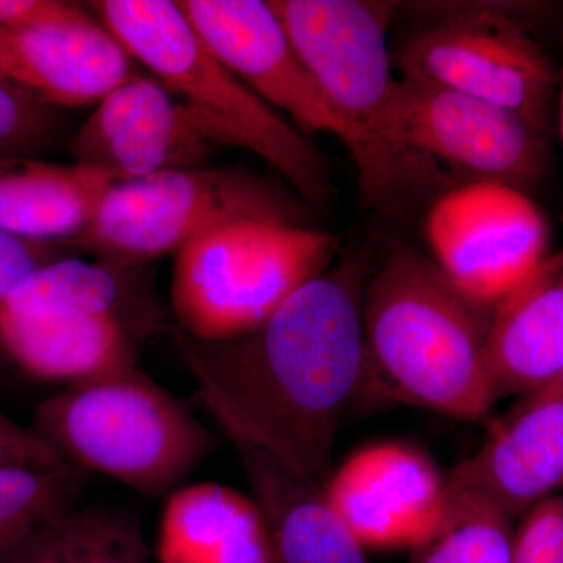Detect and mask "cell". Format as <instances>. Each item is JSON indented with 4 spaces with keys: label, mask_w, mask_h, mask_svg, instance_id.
Instances as JSON below:
<instances>
[{
    "label": "cell",
    "mask_w": 563,
    "mask_h": 563,
    "mask_svg": "<svg viewBox=\"0 0 563 563\" xmlns=\"http://www.w3.org/2000/svg\"><path fill=\"white\" fill-rule=\"evenodd\" d=\"M366 252L333 263L254 331L174 342L218 428L232 429L303 479L324 487L344 415L365 379Z\"/></svg>",
    "instance_id": "obj_1"
},
{
    "label": "cell",
    "mask_w": 563,
    "mask_h": 563,
    "mask_svg": "<svg viewBox=\"0 0 563 563\" xmlns=\"http://www.w3.org/2000/svg\"><path fill=\"white\" fill-rule=\"evenodd\" d=\"M493 310L459 290L421 252L393 251L366 284L362 393L481 420L498 401L488 368Z\"/></svg>",
    "instance_id": "obj_2"
},
{
    "label": "cell",
    "mask_w": 563,
    "mask_h": 563,
    "mask_svg": "<svg viewBox=\"0 0 563 563\" xmlns=\"http://www.w3.org/2000/svg\"><path fill=\"white\" fill-rule=\"evenodd\" d=\"M272 3L324 92L366 207L401 209L462 185L399 136L393 109L398 77L387 41L391 5L365 0Z\"/></svg>",
    "instance_id": "obj_3"
},
{
    "label": "cell",
    "mask_w": 563,
    "mask_h": 563,
    "mask_svg": "<svg viewBox=\"0 0 563 563\" xmlns=\"http://www.w3.org/2000/svg\"><path fill=\"white\" fill-rule=\"evenodd\" d=\"M91 5L128 54L187 107L214 144L257 155L312 209L329 201L332 177L325 155L211 54L179 3L102 0Z\"/></svg>",
    "instance_id": "obj_4"
},
{
    "label": "cell",
    "mask_w": 563,
    "mask_h": 563,
    "mask_svg": "<svg viewBox=\"0 0 563 563\" xmlns=\"http://www.w3.org/2000/svg\"><path fill=\"white\" fill-rule=\"evenodd\" d=\"M32 431L63 462L146 498H165L220 446L187 402L139 366L52 393Z\"/></svg>",
    "instance_id": "obj_5"
},
{
    "label": "cell",
    "mask_w": 563,
    "mask_h": 563,
    "mask_svg": "<svg viewBox=\"0 0 563 563\" xmlns=\"http://www.w3.org/2000/svg\"><path fill=\"white\" fill-rule=\"evenodd\" d=\"M242 221L312 225V207L285 181L247 169H174L111 185L68 244L128 272Z\"/></svg>",
    "instance_id": "obj_6"
},
{
    "label": "cell",
    "mask_w": 563,
    "mask_h": 563,
    "mask_svg": "<svg viewBox=\"0 0 563 563\" xmlns=\"http://www.w3.org/2000/svg\"><path fill=\"white\" fill-rule=\"evenodd\" d=\"M336 251L339 239L312 225L242 221L207 233L174 254L176 325L203 342L254 331Z\"/></svg>",
    "instance_id": "obj_7"
},
{
    "label": "cell",
    "mask_w": 563,
    "mask_h": 563,
    "mask_svg": "<svg viewBox=\"0 0 563 563\" xmlns=\"http://www.w3.org/2000/svg\"><path fill=\"white\" fill-rule=\"evenodd\" d=\"M398 65L407 79L495 103L550 132L558 73L542 47L498 9L472 7L443 18L406 41Z\"/></svg>",
    "instance_id": "obj_8"
},
{
    "label": "cell",
    "mask_w": 563,
    "mask_h": 563,
    "mask_svg": "<svg viewBox=\"0 0 563 563\" xmlns=\"http://www.w3.org/2000/svg\"><path fill=\"white\" fill-rule=\"evenodd\" d=\"M396 128L406 146L461 184L493 181L525 191L548 168V133L495 103L401 77Z\"/></svg>",
    "instance_id": "obj_9"
},
{
    "label": "cell",
    "mask_w": 563,
    "mask_h": 563,
    "mask_svg": "<svg viewBox=\"0 0 563 563\" xmlns=\"http://www.w3.org/2000/svg\"><path fill=\"white\" fill-rule=\"evenodd\" d=\"M548 224L525 191L470 181L443 192L426 220L432 261L474 301L496 306L547 257Z\"/></svg>",
    "instance_id": "obj_10"
},
{
    "label": "cell",
    "mask_w": 563,
    "mask_h": 563,
    "mask_svg": "<svg viewBox=\"0 0 563 563\" xmlns=\"http://www.w3.org/2000/svg\"><path fill=\"white\" fill-rule=\"evenodd\" d=\"M211 54L302 133L336 122L272 0H177Z\"/></svg>",
    "instance_id": "obj_11"
},
{
    "label": "cell",
    "mask_w": 563,
    "mask_h": 563,
    "mask_svg": "<svg viewBox=\"0 0 563 563\" xmlns=\"http://www.w3.org/2000/svg\"><path fill=\"white\" fill-rule=\"evenodd\" d=\"M217 144L154 77L132 76L96 103L73 140L76 165L110 185L201 166Z\"/></svg>",
    "instance_id": "obj_12"
},
{
    "label": "cell",
    "mask_w": 563,
    "mask_h": 563,
    "mask_svg": "<svg viewBox=\"0 0 563 563\" xmlns=\"http://www.w3.org/2000/svg\"><path fill=\"white\" fill-rule=\"evenodd\" d=\"M322 492L366 551L412 553L439 528L448 504V481L431 459L395 442L355 451Z\"/></svg>",
    "instance_id": "obj_13"
},
{
    "label": "cell",
    "mask_w": 563,
    "mask_h": 563,
    "mask_svg": "<svg viewBox=\"0 0 563 563\" xmlns=\"http://www.w3.org/2000/svg\"><path fill=\"white\" fill-rule=\"evenodd\" d=\"M132 76L131 55L88 13L32 31L0 29V79L46 106L99 103Z\"/></svg>",
    "instance_id": "obj_14"
},
{
    "label": "cell",
    "mask_w": 563,
    "mask_h": 563,
    "mask_svg": "<svg viewBox=\"0 0 563 563\" xmlns=\"http://www.w3.org/2000/svg\"><path fill=\"white\" fill-rule=\"evenodd\" d=\"M455 490L490 499L510 517L563 487V390L543 387L448 477Z\"/></svg>",
    "instance_id": "obj_15"
},
{
    "label": "cell",
    "mask_w": 563,
    "mask_h": 563,
    "mask_svg": "<svg viewBox=\"0 0 563 563\" xmlns=\"http://www.w3.org/2000/svg\"><path fill=\"white\" fill-rule=\"evenodd\" d=\"M221 432L235 451L252 499L268 526L276 563H372L320 485L303 479L242 433Z\"/></svg>",
    "instance_id": "obj_16"
},
{
    "label": "cell",
    "mask_w": 563,
    "mask_h": 563,
    "mask_svg": "<svg viewBox=\"0 0 563 563\" xmlns=\"http://www.w3.org/2000/svg\"><path fill=\"white\" fill-rule=\"evenodd\" d=\"M488 368L498 399L531 395L563 373V250L496 303Z\"/></svg>",
    "instance_id": "obj_17"
},
{
    "label": "cell",
    "mask_w": 563,
    "mask_h": 563,
    "mask_svg": "<svg viewBox=\"0 0 563 563\" xmlns=\"http://www.w3.org/2000/svg\"><path fill=\"white\" fill-rule=\"evenodd\" d=\"M163 499L157 563H276L268 526L252 496L220 483H195Z\"/></svg>",
    "instance_id": "obj_18"
},
{
    "label": "cell",
    "mask_w": 563,
    "mask_h": 563,
    "mask_svg": "<svg viewBox=\"0 0 563 563\" xmlns=\"http://www.w3.org/2000/svg\"><path fill=\"white\" fill-rule=\"evenodd\" d=\"M132 329L120 318L0 312V350L35 379L68 385L136 366Z\"/></svg>",
    "instance_id": "obj_19"
},
{
    "label": "cell",
    "mask_w": 563,
    "mask_h": 563,
    "mask_svg": "<svg viewBox=\"0 0 563 563\" xmlns=\"http://www.w3.org/2000/svg\"><path fill=\"white\" fill-rule=\"evenodd\" d=\"M109 187L76 163L0 157V231L33 242L70 243L90 224Z\"/></svg>",
    "instance_id": "obj_20"
},
{
    "label": "cell",
    "mask_w": 563,
    "mask_h": 563,
    "mask_svg": "<svg viewBox=\"0 0 563 563\" xmlns=\"http://www.w3.org/2000/svg\"><path fill=\"white\" fill-rule=\"evenodd\" d=\"M0 563H151V554L135 512L88 506L10 548Z\"/></svg>",
    "instance_id": "obj_21"
},
{
    "label": "cell",
    "mask_w": 563,
    "mask_h": 563,
    "mask_svg": "<svg viewBox=\"0 0 563 563\" xmlns=\"http://www.w3.org/2000/svg\"><path fill=\"white\" fill-rule=\"evenodd\" d=\"M121 269L102 262L62 257L36 269L0 302L14 317L74 314L120 318L133 331L136 295Z\"/></svg>",
    "instance_id": "obj_22"
},
{
    "label": "cell",
    "mask_w": 563,
    "mask_h": 563,
    "mask_svg": "<svg viewBox=\"0 0 563 563\" xmlns=\"http://www.w3.org/2000/svg\"><path fill=\"white\" fill-rule=\"evenodd\" d=\"M514 521L490 499L448 485L442 521L410 563H512Z\"/></svg>",
    "instance_id": "obj_23"
},
{
    "label": "cell",
    "mask_w": 563,
    "mask_h": 563,
    "mask_svg": "<svg viewBox=\"0 0 563 563\" xmlns=\"http://www.w3.org/2000/svg\"><path fill=\"white\" fill-rule=\"evenodd\" d=\"M87 474L70 465L0 468V554L76 509Z\"/></svg>",
    "instance_id": "obj_24"
},
{
    "label": "cell",
    "mask_w": 563,
    "mask_h": 563,
    "mask_svg": "<svg viewBox=\"0 0 563 563\" xmlns=\"http://www.w3.org/2000/svg\"><path fill=\"white\" fill-rule=\"evenodd\" d=\"M52 131L54 120L46 103L0 79V157L35 150Z\"/></svg>",
    "instance_id": "obj_25"
},
{
    "label": "cell",
    "mask_w": 563,
    "mask_h": 563,
    "mask_svg": "<svg viewBox=\"0 0 563 563\" xmlns=\"http://www.w3.org/2000/svg\"><path fill=\"white\" fill-rule=\"evenodd\" d=\"M512 563H563V498L533 504L515 525Z\"/></svg>",
    "instance_id": "obj_26"
},
{
    "label": "cell",
    "mask_w": 563,
    "mask_h": 563,
    "mask_svg": "<svg viewBox=\"0 0 563 563\" xmlns=\"http://www.w3.org/2000/svg\"><path fill=\"white\" fill-rule=\"evenodd\" d=\"M62 257L63 250L54 243L33 242L0 231V302L36 269Z\"/></svg>",
    "instance_id": "obj_27"
},
{
    "label": "cell",
    "mask_w": 563,
    "mask_h": 563,
    "mask_svg": "<svg viewBox=\"0 0 563 563\" xmlns=\"http://www.w3.org/2000/svg\"><path fill=\"white\" fill-rule=\"evenodd\" d=\"M87 11L57 0H0V29L32 31L79 20Z\"/></svg>",
    "instance_id": "obj_28"
},
{
    "label": "cell",
    "mask_w": 563,
    "mask_h": 563,
    "mask_svg": "<svg viewBox=\"0 0 563 563\" xmlns=\"http://www.w3.org/2000/svg\"><path fill=\"white\" fill-rule=\"evenodd\" d=\"M60 457L32 431L0 413V468L11 465H63ZM68 465V463H66Z\"/></svg>",
    "instance_id": "obj_29"
},
{
    "label": "cell",
    "mask_w": 563,
    "mask_h": 563,
    "mask_svg": "<svg viewBox=\"0 0 563 563\" xmlns=\"http://www.w3.org/2000/svg\"><path fill=\"white\" fill-rule=\"evenodd\" d=\"M558 109H559V129H561V139H562V144H563V69H562L561 77H559Z\"/></svg>",
    "instance_id": "obj_30"
},
{
    "label": "cell",
    "mask_w": 563,
    "mask_h": 563,
    "mask_svg": "<svg viewBox=\"0 0 563 563\" xmlns=\"http://www.w3.org/2000/svg\"><path fill=\"white\" fill-rule=\"evenodd\" d=\"M547 387H553L559 388V390H563V373L558 377V379L554 380V383L547 385Z\"/></svg>",
    "instance_id": "obj_31"
}]
</instances>
